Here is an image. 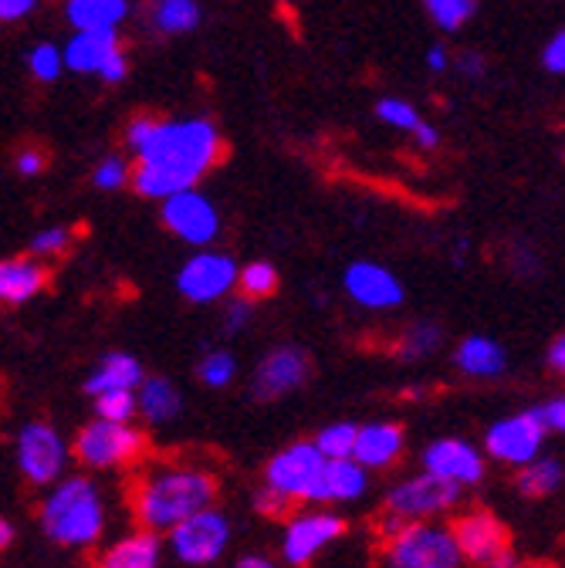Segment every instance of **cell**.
I'll return each instance as SVG.
<instances>
[{
  "instance_id": "obj_20",
  "label": "cell",
  "mask_w": 565,
  "mask_h": 568,
  "mask_svg": "<svg viewBox=\"0 0 565 568\" xmlns=\"http://www.w3.org/2000/svg\"><path fill=\"white\" fill-rule=\"evenodd\" d=\"M48 288V267L41 257H8L0 261V302L24 305Z\"/></svg>"
},
{
  "instance_id": "obj_22",
  "label": "cell",
  "mask_w": 565,
  "mask_h": 568,
  "mask_svg": "<svg viewBox=\"0 0 565 568\" xmlns=\"http://www.w3.org/2000/svg\"><path fill=\"white\" fill-rule=\"evenodd\" d=\"M115 48H122L115 31H75L61 48V61L64 68L79 71V75H95Z\"/></svg>"
},
{
  "instance_id": "obj_33",
  "label": "cell",
  "mask_w": 565,
  "mask_h": 568,
  "mask_svg": "<svg viewBox=\"0 0 565 568\" xmlns=\"http://www.w3.org/2000/svg\"><path fill=\"white\" fill-rule=\"evenodd\" d=\"M95 416L115 419V423H132L135 416V389H105L95 393Z\"/></svg>"
},
{
  "instance_id": "obj_32",
  "label": "cell",
  "mask_w": 565,
  "mask_h": 568,
  "mask_svg": "<svg viewBox=\"0 0 565 568\" xmlns=\"http://www.w3.org/2000/svg\"><path fill=\"white\" fill-rule=\"evenodd\" d=\"M322 457H352V444H356V423H329L312 440Z\"/></svg>"
},
{
  "instance_id": "obj_46",
  "label": "cell",
  "mask_w": 565,
  "mask_h": 568,
  "mask_svg": "<svg viewBox=\"0 0 565 568\" xmlns=\"http://www.w3.org/2000/svg\"><path fill=\"white\" fill-rule=\"evenodd\" d=\"M410 135H413V139L420 142V146H423V150H434V146H437V142H441V132H437V125H431V122H423V119H420V122L413 125V132H410Z\"/></svg>"
},
{
  "instance_id": "obj_13",
  "label": "cell",
  "mask_w": 565,
  "mask_h": 568,
  "mask_svg": "<svg viewBox=\"0 0 565 568\" xmlns=\"http://www.w3.org/2000/svg\"><path fill=\"white\" fill-rule=\"evenodd\" d=\"M234 281H238V264L228 254L218 251H203L193 254L180 274H176V288L186 302L193 305H210V302H221L224 295L234 292Z\"/></svg>"
},
{
  "instance_id": "obj_4",
  "label": "cell",
  "mask_w": 565,
  "mask_h": 568,
  "mask_svg": "<svg viewBox=\"0 0 565 568\" xmlns=\"http://www.w3.org/2000/svg\"><path fill=\"white\" fill-rule=\"evenodd\" d=\"M383 565L386 568H461L464 558L447 525L383 518Z\"/></svg>"
},
{
  "instance_id": "obj_35",
  "label": "cell",
  "mask_w": 565,
  "mask_h": 568,
  "mask_svg": "<svg viewBox=\"0 0 565 568\" xmlns=\"http://www.w3.org/2000/svg\"><path fill=\"white\" fill-rule=\"evenodd\" d=\"M28 68H31V75L38 79V82H54L61 71H64V61H61V51H58V44H34L31 51H28Z\"/></svg>"
},
{
  "instance_id": "obj_37",
  "label": "cell",
  "mask_w": 565,
  "mask_h": 568,
  "mask_svg": "<svg viewBox=\"0 0 565 568\" xmlns=\"http://www.w3.org/2000/svg\"><path fill=\"white\" fill-rule=\"evenodd\" d=\"M376 115H380L386 125L403 129V132H413V125L420 122V112H416L410 102H403V99H380V102H376Z\"/></svg>"
},
{
  "instance_id": "obj_47",
  "label": "cell",
  "mask_w": 565,
  "mask_h": 568,
  "mask_svg": "<svg viewBox=\"0 0 565 568\" xmlns=\"http://www.w3.org/2000/svg\"><path fill=\"white\" fill-rule=\"evenodd\" d=\"M545 363H548L552 373H562V369H565V338H562V335H555V338L548 342Z\"/></svg>"
},
{
  "instance_id": "obj_2",
  "label": "cell",
  "mask_w": 565,
  "mask_h": 568,
  "mask_svg": "<svg viewBox=\"0 0 565 568\" xmlns=\"http://www.w3.org/2000/svg\"><path fill=\"white\" fill-rule=\"evenodd\" d=\"M218 501V477L203 467H157L132 490V515L139 528L167 535L173 525Z\"/></svg>"
},
{
  "instance_id": "obj_21",
  "label": "cell",
  "mask_w": 565,
  "mask_h": 568,
  "mask_svg": "<svg viewBox=\"0 0 565 568\" xmlns=\"http://www.w3.org/2000/svg\"><path fill=\"white\" fill-rule=\"evenodd\" d=\"M163 561V541L157 531L135 528L132 535H122L119 541H112L102 558L99 568H160Z\"/></svg>"
},
{
  "instance_id": "obj_40",
  "label": "cell",
  "mask_w": 565,
  "mask_h": 568,
  "mask_svg": "<svg viewBox=\"0 0 565 568\" xmlns=\"http://www.w3.org/2000/svg\"><path fill=\"white\" fill-rule=\"evenodd\" d=\"M542 64H545V71H552V75H562L565 71V34L562 31H555L548 38V44L542 48Z\"/></svg>"
},
{
  "instance_id": "obj_1",
  "label": "cell",
  "mask_w": 565,
  "mask_h": 568,
  "mask_svg": "<svg viewBox=\"0 0 565 568\" xmlns=\"http://www.w3.org/2000/svg\"><path fill=\"white\" fill-rule=\"evenodd\" d=\"M129 183L150 200H167L196 186L224 156V139L210 119H157L135 153Z\"/></svg>"
},
{
  "instance_id": "obj_49",
  "label": "cell",
  "mask_w": 565,
  "mask_h": 568,
  "mask_svg": "<svg viewBox=\"0 0 565 568\" xmlns=\"http://www.w3.org/2000/svg\"><path fill=\"white\" fill-rule=\"evenodd\" d=\"M234 568H278V565H274V558H268L261 551H248L234 561Z\"/></svg>"
},
{
  "instance_id": "obj_41",
  "label": "cell",
  "mask_w": 565,
  "mask_h": 568,
  "mask_svg": "<svg viewBox=\"0 0 565 568\" xmlns=\"http://www.w3.org/2000/svg\"><path fill=\"white\" fill-rule=\"evenodd\" d=\"M538 409V416H542V423H545V430L548 434H562L565 430V399L562 396H552L548 403H542V406H535Z\"/></svg>"
},
{
  "instance_id": "obj_53",
  "label": "cell",
  "mask_w": 565,
  "mask_h": 568,
  "mask_svg": "<svg viewBox=\"0 0 565 568\" xmlns=\"http://www.w3.org/2000/svg\"><path fill=\"white\" fill-rule=\"evenodd\" d=\"M95 568H99V565H95Z\"/></svg>"
},
{
  "instance_id": "obj_25",
  "label": "cell",
  "mask_w": 565,
  "mask_h": 568,
  "mask_svg": "<svg viewBox=\"0 0 565 568\" xmlns=\"http://www.w3.org/2000/svg\"><path fill=\"white\" fill-rule=\"evenodd\" d=\"M64 18L75 31H115L129 18V0H68Z\"/></svg>"
},
{
  "instance_id": "obj_18",
  "label": "cell",
  "mask_w": 565,
  "mask_h": 568,
  "mask_svg": "<svg viewBox=\"0 0 565 568\" xmlns=\"http://www.w3.org/2000/svg\"><path fill=\"white\" fill-rule=\"evenodd\" d=\"M345 292L352 302H360L363 308L383 312V308H396L403 302V284L400 277L373 261H356L345 267Z\"/></svg>"
},
{
  "instance_id": "obj_11",
  "label": "cell",
  "mask_w": 565,
  "mask_h": 568,
  "mask_svg": "<svg viewBox=\"0 0 565 568\" xmlns=\"http://www.w3.org/2000/svg\"><path fill=\"white\" fill-rule=\"evenodd\" d=\"M322 460L325 457L319 454V447L312 440L289 444L268 460L264 484L285 497L289 505H309V494H312V484L319 477Z\"/></svg>"
},
{
  "instance_id": "obj_28",
  "label": "cell",
  "mask_w": 565,
  "mask_h": 568,
  "mask_svg": "<svg viewBox=\"0 0 565 568\" xmlns=\"http://www.w3.org/2000/svg\"><path fill=\"white\" fill-rule=\"evenodd\" d=\"M150 24L160 34H186L200 24L196 0H150Z\"/></svg>"
},
{
  "instance_id": "obj_3",
  "label": "cell",
  "mask_w": 565,
  "mask_h": 568,
  "mask_svg": "<svg viewBox=\"0 0 565 568\" xmlns=\"http://www.w3.org/2000/svg\"><path fill=\"white\" fill-rule=\"evenodd\" d=\"M41 531L61 548H92L105 535V501L95 480L58 477L38 511Z\"/></svg>"
},
{
  "instance_id": "obj_23",
  "label": "cell",
  "mask_w": 565,
  "mask_h": 568,
  "mask_svg": "<svg viewBox=\"0 0 565 568\" xmlns=\"http://www.w3.org/2000/svg\"><path fill=\"white\" fill-rule=\"evenodd\" d=\"M505 363H508V355L505 348L487 338V335H467L457 352H454V366L471 376V379H491V376H502L505 373Z\"/></svg>"
},
{
  "instance_id": "obj_30",
  "label": "cell",
  "mask_w": 565,
  "mask_h": 568,
  "mask_svg": "<svg viewBox=\"0 0 565 568\" xmlns=\"http://www.w3.org/2000/svg\"><path fill=\"white\" fill-rule=\"evenodd\" d=\"M234 288H241V298L248 302H261L271 298L278 292V271L268 261H251L248 267H238V281Z\"/></svg>"
},
{
  "instance_id": "obj_5",
  "label": "cell",
  "mask_w": 565,
  "mask_h": 568,
  "mask_svg": "<svg viewBox=\"0 0 565 568\" xmlns=\"http://www.w3.org/2000/svg\"><path fill=\"white\" fill-rule=\"evenodd\" d=\"M143 450H147L143 430H135L132 423H115V419H102V416L85 423L75 437V444H72L75 460L85 464L89 470L125 467V464L143 457Z\"/></svg>"
},
{
  "instance_id": "obj_48",
  "label": "cell",
  "mask_w": 565,
  "mask_h": 568,
  "mask_svg": "<svg viewBox=\"0 0 565 568\" xmlns=\"http://www.w3.org/2000/svg\"><path fill=\"white\" fill-rule=\"evenodd\" d=\"M457 68H461V75H467V79H484V61H481V54H464L461 61H457Z\"/></svg>"
},
{
  "instance_id": "obj_16",
  "label": "cell",
  "mask_w": 565,
  "mask_h": 568,
  "mask_svg": "<svg viewBox=\"0 0 565 568\" xmlns=\"http://www.w3.org/2000/svg\"><path fill=\"white\" fill-rule=\"evenodd\" d=\"M370 490V470L352 457H325L319 467V477L312 484L309 505H352Z\"/></svg>"
},
{
  "instance_id": "obj_9",
  "label": "cell",
  "mask_w": 565,
  "mask_h": 568,
  "mask_svg": "<svg viewBox=\"0 0 565 568\" xmlns=\"http://www.w3.org/2000/svg\"><path fill=\"white\" fill-rule=\"evenodd\" d=\"M545 437H548V430H545L538 409L532 406L525 413L491 423V430L484 434V450L491 460H498L505 467H522L542 454Z\"/></svg>"
},
{
  "instance_id": "obj_39",
  "label": "cell",
  "mask_w": 565,
  "mask_h": 568,
  "mask_svg": "<svg viewBox=\"0 0 565 568\" xmlns=\"http://www.w3.org/2000/svg\"><path fill=\"white\" fill-rule=\"evenodd\" d=\"M289 501L281 497L278 490H271L268 484L264 487H258L254 490V511L261 515V518H281V515H289Z\"/></svg>"
},
{
  "instance_id": "obj_27",
  "label": "cell",
  "mask_w": 565,
  "mask_h": 568,
  "mask_svg": "<svg viewBox=\"0 0 565 568\" xmlns=\"http://www.w3.org/2000/svg\"><path fill=\"white\" fill-rule=\"evenodd\" d=\"M562 460L558 457H535L528 464L518 467V490L525 497H532V501H542V497H552L558 487H562Z\"/></svg>"
},
{
  "instance_id": "obj_14",
  "label": "cell",
  "mask_w": 565,
  "mask_h": 568,
  "mask_svg": "<svg viewBox=\"0 0 565 568\" xmlns=\"http://www.w3.org/2000/svg\"><path fill=\"white\" fill-rule=\"evenodd\" d=\"M312 373V363H309V352L299 348V345H278L271 348L264 359L258 363L254 369V399L261 403H271V399H281V396H289L295 389L305 386Z\"/></svg>"
},
{
  "instance_id": "obj_42",
  "label": "cell",
  "mask_w": 565,
  "mask_h": 568,
  "mask_svg": "<svg viewBox=\"0 0 565 568\" xmlns=\"http://www.w3.org/2000/svg\"><path fill=\"white\" fill-rule=\"evenodd\" d=\"M95 75H102L109 85H119V82L129 75V58H125V51H122V48H115V51L102 61V68L95 71Z\"/></svg>"
},
{
  "instance_id": "obj_17",
  "label": "cell",
  "mask_w": 565,
  "mask_h": 568,
  "mask_svg": "<svg viewBox=\"0 0 565 568\" xmlns=\"http://www.w3.org/2000/svg\"><path fill=\"white\" fill-rule=\"evenodd\" d=\"M451 535L457 541V551L464 561L484 565L494 555L508 551V528L498 515L491 511H467L451 525Z\"/></svg>"
},
{
  "instance_id": "obj_36",
  "label": "cell",
  "mask_w": 565,
  "mask_h": 568,
  "mask_svg": "<svg viewBox=\"0 0 565 568\" xmlns=\"http://www.w3.org/2000/svg\"><path fill=\"white\" fill-rule=\"evenodd\" d=\"M75 241L72 227H48L31 237V257H61Z\"/></svg>"
},
{
  "instance_id": "obj_29",
  "label": "cell",
  "mask_w": 565,
  "mask_h": 568,
  "mask_svg": "<svg viewBox=\"0 0 565 568\" xmlns=\"http://www.w3.org/2000/svg\"><path fill=\"white\" fill-rule=\"evenodd\" d=\"M437 345H441V325L431 322V318H420V322H413V325L400 335L396 355H400L403 363H420V359H427V355H431Z\"/></svg>"
},
{
  "instance_id": "obj_38",
  "label": "cell",
  "mask_w": 565,
  "mask_h": 568,
  "mask_svg": "<svg viewBox=\"0 0 565 568\" xmlns=\"http://www.w3.org/2000/svg\"><path fill=\"white\" fill-rule=\"evenodd\" d=\"M129 170H132V166H129L122 156H105V160L95 166L92 183H95L99 190H119V186L129 183Z\"/></svg>"
},
{
  "instance_id": "obj_12",
  "label": "cell",
  "mask_w": 565,
  "mask_h": 568,
  "mask_svg": "<svg viewBox=\"0 0 565 568\" xmlns=\"http://www.w3.org/2000/svg\"><path fill=\"white\" fill-rule=\"evenodd\" d=\"M163 224L180 241L193 247H206L221 234V213L203 193H196V186H190L163 200Z\"/></svg>"
},
{
  "instance_id": "obj_50",
  "label": "cell",
  "mask_w": 565,
  "mask_h": 568,
  "mask_svg": "<svg viewBox=\"0 0 565 568\" xmlns=\"http://www.w3.org/2000/svg\"><path fill=\"white\" fill-rule=\"evenodd\" d=\"M427 68H431V71H444V68H447V48H444V44H431V51H427Z\"/></svg>"
},
{
  "instance_id": "obj_6",
  "label": "cell",
  "mask_w": 565,
  "mask_h": 568,
  "mask_svg": "<svg viewBox=\"0 0 565 568\" xmlns=\"http://www.w3.org/2000/svg\"><path fill=\"white\" fill-rule=\"evenodd\" d=\"M231 518L221 511V508H200L193 511L190 518H183L180 525H173L167 531V545L173 551V558L180 565H190V568H206L221 561V555L228 551L231 545Z\"/></svg>"
},
{
  "instance_id": "obj_31",
  "label": "cell",
  "mask_w": 565,
  "mask_h": 568,
  "mask_svg": "<svg viewBox=\"0 0 565 568\" xmlns=\"http://www.w3.org/2000/svg\"><path fill=\"white\" fill-rule=\"evenodd\" d=\"M196 376L210 389H224L238 376V359H234L228 348H210L203 359H200V366H196Z\"/></svg>"
},
{
  "instance_id": "obj_43",
  "label": "cell",
  "mask_w": 565,
  "mask_h": 568,
  "mask_svg": "<svg viewBox=\"0 0 565 568\" xmlns=\"http://www.w3.org/2000/svg\"><path fill=\"white\" fill-rule=\"evenodd\" d=\"M44 166H48V153L41 146H24L18 153V173L21 176H38V173H44Z\"/></svg>"
},
{
  "instance_id": "obj_44",
  "label": "cell",
  "mask_w": 565,
  "mask_h": 568,
  "mask_svg": "<svg viewBox=\"0 0 565 568\" xmlns=\"http://www.w3.org/2000/svg\"><path fill=\"white\" fill-rule=\"evenodd\" d=\"M248 322H251V302H248V298L228 302V312H224V325H228V332H241Z\"/></svg>"
},
{
  "instance_id": "obj_19",
  "label": "cell",
  "mask_w": 565,
  "mask_h": 568,
  "mask_svg": "<svg viewBox=\"0 0 565 568\" xmlns=\"http://www.w3.org/2000/svg\"><path fill=\"white\" fill-rule=\"evenodd\" d=\"M406 437L396 423H366L356 426V444H352V460L366 470H386L403 457Z\"/></svg>"
},
{
  "instance_id": "obj_45",
  "label": "cell",
  "mask_w": 565,
  "mask_h": 568,
  "mask_svg": "<svg viewBox=\"0 0 565 568\" xmlns=\"http://www.w3.org/2000/svg\"><path fill=\"white\" fill-rule=\"evenodd\" d=\"M38 8V0H0V21L14 24L21 18H28Z\"/></svg>"
},
{
  "instance_id": "obj_26",
  "label": "cell",
  "mask_w": 565,
  "mask_h": 568,
  "mask_svg": "<svg viewBox=\"0 0 565 568\" xmlns=\"http://www.w3.org/2000/svg\"><path fill=\"white\" fill-rule=\"evenodd\" d=\"M143 363L135 359L129 352H109L99 359L95 373L89 376L85 389L95 396V393H105V389H135L143 383Z\"/></svg>"
},
{
  "instance_id": "obj_24",
  "label": "cell",
  "mask_w": 565,
  "mask_h": 568,
  "mask_svg": "<svg viewBox=\"0 0 565 568\" xmlns=\"http://www.w3.org/2000/svg\"><path fill=\"white\" fill-rule=\"evenodd\" d=\"M180 409H183V396H180L176 383H170L163 376H153V379L143 376V383L135 386V413L147 423L163 426V423L176 419Z\"/></svg>"
},
{
  "instance_id": "obj_7",
  "label": "cell",
  "mask_w": 565,
  "mask_h": 568,
  "mask_svg": "<svg viewBox=\"0 0 565 568\" xmlns=\"http://www.w3.org/2000/svg\"><path fill=\"white\" fill-rule=\"evenodd\" d=\"M342 535H345V518L335 508L325 505L302 508L285 521V531H281V558L292 568H305Z\"/></svg>"
},
{
  "instance_id": "obj_15",
  "label": "cell",
  "mask_w": 565,
  "mask_h": 568,
  "mask_svg": "<svg viewBox=\"0 0 565 568\" xmlns=\"http://www.w3.org/2000/svg\"><path fill=\"white\" fill-rule=\"evenodd\" d=\"M423 470L441 477V480H451L457 487H474L484 480L487 464L474 444L457 440V437H441L423 450Z\"/></svg>"
},
{
  "instance_id": "obj_8",
  "label": "cell",
  "mask_w": 565,
  "mask_h": 568,
  "mask_svg": "<svg viewBox=\"0 0 565 568\" xmlns=\"http://www.w3.org/2000/svg\"><path fill=\"white\" fill-rule=\"evenodd\" d=\"M461 494H464V487L423 470V474L406 477L386 490V515H393L400 521H431V518L454 511Z\"/></svg>"
},
{
  "instance_id": "obj_51",
  "label": "cell",
  "mask_w": 565,
  "mask_h": 568,
  "mask_svg": "<svg viewBox=\"0 0 565 568\" xmlns=\"http://www.w3.org/2000/svg\"><path fill=\"white\" fill-rule=\"evenodd\" d=\"M14 525H11V518H4V515H0V555H4L11 545H14Z\"/></svg>"
},
{
  "instance_id": "obj_10",
  "label": "cell",
  "mask_w": 565,
  "mask_h": 568,
  "mask_svg": "<svg viewBox=\"0 0 565 568\" xmlns=\"http://www.w3.org/2000/svg\"><path fill=\"white\" fill-rule=\"evenodd\" d=\"M68 460H72V447L51 423H28L18 434V467L34 487H51L58 477H64Z\"/></svg>"
},
{
  "instance_id": "obj_34",
  "label": "cell",
  "mask_w": 565,
  "mask_h": 568,
  "mask_svg": "<svg viewBox=\"0 0 565 568\" xmlns=\"http://www.w3.org/2000/svg\"><path fill=\"white\" fill-rule=\"evenodd\" d=\"M431 21L444 31H457L474 14V0H423Z\"/></svg>"
},
{
  "instance_id": "obj_52",
  "label": "cell",
  "mask_w": 565,
  "mask_h": 568,
  "mask_svg": "<svg viewBox=\"0 0 565 568\" xmlns=\"http://www.w3.org/2000/svg\"><path fill=\"white\" fill-rule=\"evenodd\" d=\"M484 568H522V561L512 551H502V555H494L491 561H484Z\"/></svg>"
}]
</instances>
